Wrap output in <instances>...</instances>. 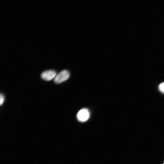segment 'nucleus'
<instances>
[{
    "label": "nucleus",
    "mask_w": 164,
    "mask_h": 164,
    "mask_svg": "<svg viewBox=\"0 0 164 164\" xmlns=\"http://www.w3.org/2000/svg\"><path fill=\"white\" fill-rule=\"evenodd\" d=\"M70 76V73L68 70H62L56 74L54 78V82L57 84L61 83L67 80Z\"/></svg>",
    "instance_id": "f257e3e1"
},
{
    "label": "nucleus",
    "mask_w": 164,
    "mask_h": 164,
    "mask_svg": "<svg viewBox=\"0 0 164 164\" xmlns=\"http://www.w3.org/2000/svg\"><path fill=\"white\" fill-rule=\"evenodd\" d=\"M90 113L89 111L86 108H82L77 113V117L78 120L81 122L87 121L89 118Z\"/></svg>",
    "instance_id": "f03ea898"
},
{
    "label": "nucleus",
    "mask_w": 164,
    "mask_h": 164,
    "mask_svg": "<svg viewBox=\"0 0 164 164\" xmlns=\"http://www.w3.org/2000/svg\"><path fill=\"white\" fill-rule=\"evenodd\" d=\"M56 75V71L53 70H49L43 71L41 74V77L46 81H50L54 78Z\"/></svg>",
    "instance_id": "7ed1b4c3"
},
{
    "label": "nucleus",
    "mask_w": 164,
    "mask_h": 164,
    "mask_svg": "<svg viewBox=\"0 0 164 164\" xmlns=\"http://www.w3.org/2000/svg\"><path fill=\"white\" fill-rule=\"evenodd\" d=\"M159 89L161 92L164 93V82L162 83L159 85Z\"/></svg>",
    "instance_id": "20e7f679"
},
{
    "label": "nucleus",
    "mask_w": 164,
    "mask_h": 164,
    "mask_svg": "<svg viewBox=\"0 0 164 164\" xmlns=\"http://www.w3.org/2000/svg\"><path fill=\"white\" fill-rule=\"evenodd\" d=\"M5 101V97L3 94H2L0 95V104L1 106L4 103Z\"/></svg>",
    "instance_id": "39448f33"
},
{
    "label": "nucleus",
    "mask_w": 164,
    "mask_h": 164,
    "mask_svg": "<svg viewBox=\"0 0 164 164\" xmlns=\"http://www.w3.org/2000/svg\"><path fill=\"white\" fill-rule=\"evenodd\" d=\"M163 164H164V163H163Z\"/></svg>",
    "instance_id": "423d86ee"
}]
</instances>
